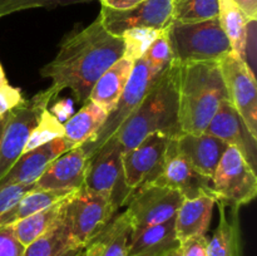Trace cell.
<instances>
[{"label":"cell","instance_id":"6da1fadb","mask_svg":"<svg viewBox=\"0 0 257 256\" xmlns=\"http://www.w3.org/2000/svg\"><path fill=\"white\" fill-rule=\"evenodd\" d=\"M123 55V39L108 33L98 17L64 37L55 57L40 69V74L52 80L50 87L58 94L70 89L78 102L84 103L100 75Z\"/></svg>","mask_w":257,"mask_h":256},{"label":"cell","instance_id":"7a4b0ae2","mask_svg":"<svg viewBox=\"0 0 257 256\" xmlns=\"http://www.w3.org/2000/svg\"><path fill=\"white\" fill-rule=\"evenodd\" d=\"M180 73L181 65L172 60L153 79L145 97L120 125L113 140L122 153L136 147L141 141L155 132L166 133L172 138L182 133L178 122Z\"/></svg>","mask_w":257,"mask_h":256},{"label":"cell","instance_id":"3957f363","mask_svg":"<svg viewBox=\"0 0 257 256\" xmlns=\"http://www.w3.org/2000/svg\"><path fill=\"white\" fill-rule=\"evenodd\" d=\"M178 98L181 132H205L220 103L227 98L220 62L181 65Z\"/></svg>","mask_w":257,"mask_h":256},{"label":"cell","instance_id":"277c9868","mask_svg":"<svg viewBox=\"0 0 257 256\" xmlns=\"http://www.w3.org/2000/svg\"><path fill=\"white\" fill-rule=\"evenodd\" d=\"M166 34L172 52V60L178 65L220 62L232 52L218 17L198 23L171 22Z\"/></svg>","mask_w":257,"mask_h":256},{"label":"cell","instance_id":"5b68a950","mask_svg":"<svg viewBox=\"0 0 257 256\" xmlns=\"http://www.w3.org/2000/svg\"><path fill=\"white\" fill-rule=\"evenodd\" d=\"M57 95L58 93L49 87L29 99H24L8 113L0 138V180L24 153L30 133L39 122L43 112L48 109L49 103Z\"/></svg>","mask_w":257,"mask_h":256},{"label":"cell","instance_id":"8992f818","mask_svg":"<svg viewBox=\"0 0 257 256\" xmlns=\"http://www.w3.org/2000/svg\"><path fill=\"white\" fill-rule=\"evenodd\" d=\"M216 203L238 208L257 195V176L242 151L228 146L211 178Z\"/></svg>","mask_w":257,"mask_h":256},{"label":"cell","instance_id":"52a82bcc","mask_svg":"<svg viewBox=\"0 0 257 256\" xmlns=\"http://www.w3.org/2000/svg\"><path fill=\"white\" fill-rule=\"evenodd\" d=\"M115 205L108 198L82 187L65 205L64 216L78 247L84 248L114 216Z\"/></svg>","mask_w":257,"mask_h":256},{"label":"cell","instance_id":"ba28073f","mask_svg":"<svg viewBox=\"0 0 257 256\" xmlns=\"http://www.w3.org/2000/svg\"><path fill=\"white\" fill-rule=\"evenodd\" d=\"M228 102L242 119L246 130L257 140V87L248 63L232 52L220 60Z\"/></svg>","mask_w":257,"mask_h":256},{"label":"cell","instance_id":"9c48e42d","mask_svg":"<svg viewBox=\"0 0 257 256\" xmlns=\"http://www.w3.org/2000/svg\"><path fill=\"white\" fill-rule=\"evenodd\" d=\"M182 200V193L175 188L148 182L142 183L135 191L127 210H124L132 228L131 238L150 226L175 217Z\"/></svg>","mask_w":257,"mask_h":256},{"label":"cell","instance_id":"30bf717a","mask_svg":"<svg viewBox=\"0 0 257 256\" xmlns=\"http://www.w3.org/2000/svg\"><path fill=\"white\" fill-rule=\"evenodd\" d=\"M155 78L156 77L151 72L150 65L147 64V62L143 58L136 60L127 85H125L114 109L107 115L104 124L102 125L94 140L92 142L87 143V145H83L87 150L89 160L103 146L114 140L120 125L124 123V120L137 108V105L140 104L142 98L145 97Z\"/></svg>","mask_w":257,"mask_h":256},{"label":"cell","instance_id":"8fae6325","mask_svg":"<svg viewBox=\"0 0 257 256\" xmlns=\"http://www.w3.org/2000/svg\"><path fill=\"white\" fill-rule=\"evenodd\" d=\"M98 17L104 29L115 37L132 29L166 30L172 22V0H143L123 10L102 7Z\"/></svg>","mask_w":257,"mask_h":256},{"label":"cell","instance_id":"7c38bea8","mask_svg":"<svg viewBox=\"0 0 257 256\" xmlns=\"http://www.w3.org/2000/svg\"><path fill=\"white\" fill-rule=\"evenodd\" d=\"M145 182L175 188L182 193L183 198L195 197L203 192L212 193L211 180L196 172L185 156L178 151L173 138H171L158 168Z\"/></svg>","mask_w":257,"mask_h":256},{"label":"cell","instance_id":"4fadbf2b","mask_svg":"<svg viewBox=\"0 0 257 256\" xmlns=\"http://www.w3.org/2000/svg\"><path fill=\"white\" fill-rule=\"evenodd\" d=\"M171 136L155 132L136 147L122 153V175L125 190L135 192L155 173L170 145Z\"/></svg>","mask_w":257,"mask_h":256},{"label":"cell","instance_id":"5bb4252c","mask_svg":"<svg viewBox=\"0 0 257 256\" xmlns=\"http://www.w3.org/2000/svg\"><path fill=\"white\" fill-rule=\"evenodd\" d=\"M89 156L84 146L62 153L49 163L35 182L39 190H80L84 186Z\"/></svg>","mask_w":257,"mask_h":256},{"label":"cell","instance_id":"9a60e30c","mask_svg":"<svg viewBox=\"0 0 257 256\" xmlns=\"http://www.w3.org/2000/svg\"><path fill=\"white\" fill-rule=\"evenodd\" d=\"M119 181L123 182L122 151L112 141L89 160L83 187L108 198L115 205L113 197Z\"/></svg>","mask_w":257,"mask_h":256},{"label":"cell","instance_id":"2e32d148","mask_svg":"<svg viewBox=\"0 0 257 256\" xmlns=\"http://www.w3.org/2000/svg\"><path fill=\"white\" fill-rule=\"evenodd\" d=\"M74 147L67 138L60 137L24 152L0 180V187L15 183H35L50 162Z\"/></svg>","mask_w":257,"mask_h":256},{"label":"cell","instance_id":"e0dca14e","mask_svg":"<svg viewBox=\"0 0 257 256\" xmlns=\"http://www.w3.org/2000/svg\"><path fill=\"white\" fill-rule=\"evenodd\" d=\"M178 151L191 163L196 172L211 180L221 157L228 147L213 136L203 133H181L173 138Z\"/></svg>","mask_w":257,"mask_h":256},{"label":"cell","instance_id":"ac0fdd59","mask_svg":"<svg viewBox=\"0 0 257 256\" xmlns=\"http://www.w3.org/2000/svg\"><path fill=\"white\" fill-rule=\"evenodd\" d=\"M205 132L218 138L227 146H232L242 151L246 158L255 167L256 141L247 132L242 119L227 98L220 103Z\"/></svg>","mask_w":257,"mask_h":256},{"label":"cell","instance_id":"d6986e66","mask_svg":"<svg viewBox=\"0 0 257 256\" xmlns=\"http://www.w3.org/2000/svg\"><path fill=\"white\" fill-rule=\"evenodd\" d=\"M215 205L216 198L211 192L183 198L175 215V230L178 242H183L193 236L206 235Z\"/></svg>","mask_w":257,"mask_h":256},{"label":"cell","instance_id":"ffe728a7","mask_svg":"<svg viewBox=\"0 0 257 256\" xmlns=\"http://www.w3.org/2000/svg\"><path fill=\"white\" fill-rule=\"evenodd\" d=\"M131 228L127 212L113 216L109 222L83 248L84 256H128Z\"/></svg>","mask_w":257,"mask_h":256},{"label":"cell","instance_id":"44dd1931","mask_svg":"<svg viewBox=\"0 0 257 256\" xmlns=\"http://www.w3.org/2000/svg\"><path fill=\"white\" fill-rule=\"evenodd\" d=\"M133 64L135 62L130 58L122 57L118 59L95 82L88 99L99 105L104 112H107V114H109L117 105L127 85Z\"/></svg>","mask_w":257,"mask_h":256},{"label":"cell","instance_id":"7402d4cb","mask_svg":"<svg viewBox=\"0 0 257 256\" xmlns=\"http://www.w3.org/2000/svg\"><path fill=\"white\" fill-rule=\"evenodd\" d=\"M180 245L176 236L175 217L150 226L131 238L128 256H163Z\"/></svg>","mask_w":257,"mask_h":256},{"label":"cell","instance_id":"603a6c76","mask_svg":"<svg viewBox=\"0 0 257 256\" xmlns=\"http://www.w3.org/2000/svg\"><path fill=\"white\" fill-rule=\"evenodd\" d=\"M107 112L92 100H85L83 107L63 124L64 137L73 145L83 146L92 142L107 119Z\"/></svg>","mask_w":257,"mask_h":256},{"label":"cell","instance_id":"cb8c5ba5","mask_svg":"<svg viewBox=\"0 0 257 256\" xmlns=\"http://www.w3.org/2000/svg\"><path fill=\"white\" fill-rule=\"evenodd\" d=\"M78 190H34L23 196L12 208L0 215V226L13 225L35 212L50 207L74 195Z\"/></svg>","mask_w":257,"mask_h":256},{"label":"cell","instance_id":"d4e9b609","mask_svg":"<svg viewBox=\"0 0 257 256\" xmlns=\"http://www.w3.org/2000/svg\"><path fill=\"white\" fill-rule=\"evenodd\" d=\"M218 20L228 38L233 54L238 55L246 60L248 40V27L251 19L248 20L237 5L232 0H218Z\"/></svg>","mask_w":257,"mask_h":256},{"label":"cell","instance_id":"484cf974","mask_svg":"<svg viewBox=\"0 0 257 256\" xmlns=\"http://www.w3.org/2000/svg\"><path fill=\"white\" fill-rule=\"evenodd\" d=\"M69 198L13 223L12 226L18 240L24 246H28L38 237H40L43 233L47 232L49 228H52L64 215L65 205Z\"/></svg>","mask_w":257,"mask_h":256},{"label":"cell","instance_id":"4316f807","mask_svg":"<svg viewBox=\"0 0 257 256\" xmlns=\"http://www.w3.org/2000/svg\"><path fill=\"white\" fill-rule=\"evenodd\" d=\"M70 248L82 247L75 245L65 216L63 215V217L52 228L25 246L23 256H60Z\"/></svg>","mask_w":257,"mask_h":256},{"label":"cell","instance_id":"83f0119b","mask_svg":"<svg viewBox=\"0 0 257 256\" xmlns=\"http://www.w3.org/2000/svg\"><path fill=\"white\" fill-rule=\"evenodd\" d=\"M220 205V222L208 238L207 256H237L238 231L236 221L227 220L225 206Z\"/></svg>","mask_w":257,"mask_h":256},{"label":"cell","instance_id":"f1b7e54d","mask_svg":"<svg viewBox=\"0 0 257 256\" xmlns=\"http://www.w3.org/2000/svg\"><path fill=\"white\" fill-rule=\"evenodd\" d=\"M218 10V0H172V22H205L217 18Z\"/></svg>","mask_w":257,"mask_h":256},{"label":"cell","instance_id":"f546056e","mask_svg":"<svg viewBox=\"0 0 257 256\" xmlns=\"http://www.w3.org/2000/svg\"><path fill=\"white\" fill-rule=\"evenodd\" d=\"M60 137H64L63 123H60L59 118H57V115L45 109L43 112L42 117H40L39 122L37 123L34 130L30 133L29 140L25 145L24 152L34 150V148L40 147V146Z\"/></svg>","mask_w":257,"mask_h":256},{"label":"cell","instance_id":"4dcf8cb0","mask_svg":"<svg viewBox=\"0 0 257 256\" xmlns=\"http://www.w3.org/2000/svg\"><path fill=\"white\" fill-rule=\"evenodd\" d=\"M163 30L155 29H132L123 33L122 39L124 43V55L131 60L141 59L147 52L153 40L162 33Z\"/></svg>","mask_w":257,"mask_h":256},{"label":"cell","instance_id":"1f68e13d","mask_svg":"<svg viewBox=\"0 0 257 256\" xmlns=\"http://www.w3.org/2000/svg\"><path fill=\"white\" fill-rule=\"evenodd\" d=\"M143 59L150 65L151 72L155 77H158L172 62V52L168 43L166 30H163L152 42L147 52L143 55Z\"/></svg>","mask_w":257,"mask_h":256},{"label":"cell","instance_id":"d6a6232c","mask_svg":"<svg viewBox=\"0 0 257 256\" xmlns=\"http://www.w3.org/2000/svg\"><path fill=\"white\" fill-rule=\"evenodd\" d=\"M93 0H0V19L14 13L35 8H54L59 5L79 4Z\"/></svg>","mask_w":257,"mask_h":256},{"label":"cell","instance_id":"836d02e7","mask_svg":"<svg viewBox=\"0 0 257 256\" xmlns=\"http://www.w3.org/2000/svg\"><path fill=\"white\" fill-rule=\"evenodd\" d=\"M34 188L35 183H15L0 187V215L12 208L23 196Z\"/></svg>","mask_w":257,"mask_h":256},{"label":"cell","instance_id":"e575fe53","mask_svg":"<svg viewBox=\"0 0 257 256\" xmlns=\"http://www.w3.org/2000/svg\"><path fill=\"white\" fill-rule=\"evenodd\" d=\"M25 246L18 240L12 225L0 226V256H23Z\"/></svg>","mask_w":257,"mask_h":256},{"label":"cell","instance_id":"d590c367","mask_svg":"<svg viewBox=\"0 0 257 256\" xmlns=\"http://www.w3.org/2000/svg\"><path fill=\"white\" fill-rule=\"evenodd\" d=\"M24 100L19 88L5 84L0 87V115H5Z\"/></svg>","mask_w":257,"mask_h":256},{"label":"cell","instance_id":"8d00e7d4","mask_svg":"<svg viewBox=\"0 0 257 256\" xmlns=\"http://www.w3.org/2000/svg\"><path fill=\"white\" fill-rule=\"evenodd\" d=\"M208 237L206 235L193 236L180 242L181 256H207Z\"/></svg>","mask_w":257,"mask_h":256},{"label":"cell","instance_id":"74e56055","mask_svg":"<svg viewBox=\"0 0 257 256\" xmlns=\"http://www.w3.org/2000/svg\"><path fill=\"white\" fill-rule=\"evenodd\" d=\"M238 9L245 14L248 20H256L257 18V0H232Z\"/></svg>","mask_w":257,"mask_h":256},{"label":"cell","instance_id":"f35d334b","mask_svg":"<svg viewBox=\"0 0 257 256\" xmlns=\"http://www.w3.org/2000/svg\"><path fill=\"white\" fill-rule=\"evenodd\" d=\"M99 2L102 4V7L110 8V9L123 10L135 7V5L140 4L143 0H99Z\"/></svg>","mask_w":257,"mask_h":256},{"label":"cell","instance_id":"ab89813d","mask_svg":"<svg viewBox=\"0 0 257 256\" xmlns=\"http://www.w3.org/2000/svg\"><path fill=\"white\" fill-rule=\"evenodd\" d=\"M82 250H83V248H70V250L63 252L60 256H77L78 253H79Z\"/></svg>","mask_w":257,"mask_h":256},{"label":"cell","instance_id":"60d3db41","mask_svg":"<svg viewBox=\"0 0 257 256\" xmlns=\"http://www.w3.org/2000/svg\"><path fill=\"white\" fill-rule=\"evenodd\" d=\"M163 256H181V248H180V245L177 246V247L172 248V250L168 251L167 253H165Z\"/></svg>","mask_w":257,"mask_h":256},{"label":"cell","instance_id":"b9f144b4","mask_svg":"<svg viewBox=\"0 0 257 256\" xmlns=\"http://www.w3.org/2000/svg\"><path fill=\"white\" fill-rule=\"evenodd\" d=\"M5 84H8V80H7V77H5L4 69H3L2 64H0V87H3V85Z\"/></svg>","mask_w":257,"mask_h":256},{"label":"cell","instance_id":"7bdbcfd3","mask_svg":"<svg viewBox=\"0 0 257 256\" xmlns=\"http://www.w3.org/2000/svg\"><path fill=\"white\" fill-rule=\"evenodd\" d=\"M8 114L5 115H0V138H2V133H3V128H4L5 122H7Z\"/></svg>","mask_w":257,"mask_h":256},{"label":"cell","instance_id":"ee69618b","mask_svg":"<svg viewBox=\"0 0 257 256\" xmlns=\"http://www.w3.org/2000/svg\"><path fill=\"white\" fill-rule=\"evenodd\" d=\"M77 256H84V253H83V250L82 251H80V252L79 253H78V255Z\"/></svg>","mask_w":257,"mask_h":256}]
</instances>
